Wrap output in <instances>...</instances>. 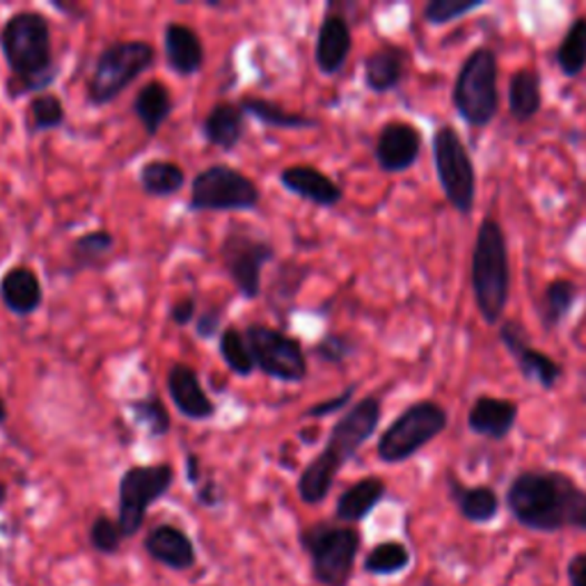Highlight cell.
I'll list each match as a JSON object with an SVG mask.
<instances>
[{"instance_id": "cell-1", "label": "cell", "mask_w": 586, "mask_h": 586, "mask_svg": "<svg viewBox=\"0 0 586 586\" xmlns=\"http://www.w3.org/2000/svg\"><path fill=\"white\" fill-rule=\"evenodd\" d=\"M506 506L511 516L532 532L548 534L566 527L586 532V490L566 473H520L506 490Z\"/></svg>"}, {"instance_id": "cell-2", "label": "cell", "mask_w": 586, "mask_h": 586, "mask_svg": "<svg viewBox=\"0 0 586 586\" xmlns=\"http://www.w3.org/2000/svg\"><path fill=\"white\" fill-rule=\"evenodd\" d=\"M380 417V399L365 397L335 421L324 451L315 460H309L298 479V495L305 504H321L328 497L341 467L376 434Z\"/></svg>"}, {"instance_id": "cell-3", "label": "cell", "mask_w": 586, "mask_h": 586, "mask_svg": "<svg viewBox=\"0 0 586 586\" xmlns=\"http://www.w3.org/2000/svg\"><path fill=\"white\" fill-rule=\"evenodd\" d=\"M0 49L12 71L8 81L12 99L23 92L47 90L56 81L58 67L53 62L51 26L44 14L17 12L0 30Z\"/></svg>"}, {"instance_id": "cell-4", "label": "cell", "mask_w": 586, "mask_h": 586, "mask_svg": "<svg viewBox=\"0 0 586 586\" xmlns=\"http://www.w3.org/2000/svg\"><path fill=\"white\" fill-rule=\"evenodd\" d=\"M470 280L481 319L488 326L499 324L511 298V259L506 234L493 216H486L477 229Z\"/></svg>"}, {"instance_id": "cell-5", "label": "cell", "mask_w": 586, "mask_h": 586, "mask_svg": "<svg viewBox=\"0 0 586 586\" xmlns=\"http://www.w3.org/2000/svg\"><path fill=\"white\" fill-rule=\"evenodd\" d=\"M451 103L460 120L475 129H484L495 120L499 110V64L493 49L479 47L465 58L456 76Z\"/></svg>"}, {"instance_id": "cell-6", "label": "cell", "mask_w": 586, "mask_h": 586, "mask_svg": "<svg viewBox=\"0 0 586 586\" xmlns=\"http://www.w3.org/2000/svg\"><path fill=\"white\" fill-rule=\"evenodd\" d=\"M447 424L449 415L438 401H415L385 428L376 454L387 465L406 463L417 451L431 445L438 436H443L447 431Z\"/></svg>"}, {"instance_id": "cell-7", "label": "cell", "mask_w": 586, "mask_h": 586, "mask_svg": "<svg viewBox=\"0 0 586 586\" xmlns=\"http://www.w3.org/2000/svg\"><path fill=\"white\" fill-rule=\"evenodd\" d=\"M156 60V51L140 39H122L108 44L92 69L88 81V99L95 106H106L120 97L140 73H145Z\"/></svg>"}, {"instance_id": "cell-8", "label": "cell", "mask_w": 586, "mask_h": 586, "mask_svg": "<svg viewBox=\"0 0 586 586\" xmlns=\"http://www.w3.org/2000/svg\"><path fill=\"white\" fill-rule=\"evenodd\" d=\"M431 151L436 175L447 202L454 211L470 216L477 202V170L460 133L451 125L438 127L434 133Z\"/></svg>"}, {"instance_id": "cell-9", "label": "cell", "mask_w": 586, "mask_h": 586, "mask_svg": "<svg viewBox=\"0 0 586 586\" xmlns=\"http://www.w3.org/2000/svg\"><path fill=\"white\" fill-rule=\"evenodd\" d=\"M259 186L225 163L202 170L190 186V211H250L259 205Z\"/></svg>"}, {"instance_id": "cell-10", "label": "cell", "mask_w": 586, "mask_h": 586, "mask_svg": "<svg viewBox=\"0 0 586 586\" xmlns=\"http://www.w3.org/2000/svg\"><path fill=\"white\" fill-rule=\"evenodd\" d=\"M311 555L315 577L326 586H346L360 550V534L354 527L315 525L302 534Z\"/></svg>"}, {"instance_id": "cell-11", "label": "cell", "mask_w": 586, "mask_h": 586, "mask_svg": "<svg viewBox=\"0 0 586 586\" xmlns=\"http://www.w3.org/2000/svg\"><path fill=\"white\" fill-rule=\"evenodd\" d=\"M172 481L175 470L168 463L129 467L120 481V518H117V525H120L122 536L138 534L147 509L170 490Z\"/></svg>"}, {"instance_id": "cell-12", "label": "cell", "mask_w": 586, "mask_h": 586, "mask_svg": "<svg viewBox=\"0 0 586 586\" xmlns=\"http://www.w3.org/2000/svg\"><path fill=\"white\" fill-rule=\"evenodd\" d=\"M246 339L257 369L268 378L282 383H300L307 378V356L296 337L264 324H252L246 330Z\"/></svg>"}, {"instance_id": "cell-13", "label": "cell", "mask_w": 586, "mask_h": 586, "mask_svg": "<svg viewBox=\"0 0 586 586\" xmlns=\"http://www.w3.org/2000/svg\"><path fill=\"white\" fill-rule=\"evenodd\" d=\"M272 257H276V248L246 231H231L220 244V259L227 276L248 300L259 298L261 270Z\"/></svg>"}, {"instance_id": "cell-14", "label": "cell", "mask_w": 586, "mask_h": 586, "mask_svg": "<svg viewBox=\"0 0 586 586\" xmlns=\"http://www.w3.org/2000/svg\"><path fill=\"white\" fill-rule=\"evenodd\" d=\"M499 341L509 350L518 365V371L527 383H536L543 389H555L564 376V367L543 350L534 348L527 339V330L520 321H506L499 326Z\"/></svg>"}, {"instance_id": "cell-15", "label": "cell", "mask_w": 586, "mask_h": 586, "mask_svg": "<svg viewBox=\"0 0 586 586\" xmlns=\"http://www.w3.org/2000/svg\"><path fill=\"white\" fill-rule=\"evenodd\" d=\"M376 163L387 175H399L410 170L421 156V133L410 122H387L374 147Z\"/></svg>"}, {"instance_id": "cell-16", "label": "cell", "mask_w": 586, "mask_h": 586, "mask_svg": "<svg viewBox=\"0 0 586 586\" xmlns=\"http://www.w3.org/2000/svg\"><path fill=\"white\" fill-rule=\"evenodd\" d=\"M168 393L175 408L192 421H205L216 415V404L205 393L198 371L183 362H175L168 369Z\"/></svg>"}, {"instance_id": "cell-17", "label": "cell", "mask_w": 586, "mask_h": 586, "mask_svg": "<svg viewBox=\"0 0 586 586\" xmlns=\"http://www.w3.org/2000/svg\"><path fill=\"white\" fill-rule=\"evenodd\" d=\"M520 406L518 401L501 399V397H477L467 410V426L475 436L488 440L509 438L518 424Z\"/></svg>"}, {"instance_id": "cell-18", "label": "cell", "mask_w": 586, "mask_h": 586, "mask_svg": "<svg viewBox=\"0 0 586 586\" xmlns=\"http://www.w3.org/2000/svg\"><path fill=\"white\" fill-rule=\"evenodd\" d=\"M280 183L298 195V198L324 207V209H332L344 200V190L341 186L328 177L326 172H321L319 168L309 166V163H298V166H289L280 172Z\"/></svg>"}, {"instance_id": "cell-19", "label": "cell", "mask_w": 586, "mask_h": 586, "mask_svg": "<svg viewBox=\"0 0 586 586\" xmlns=\"http://www.w3.org/2000/svg\"><path fill=\"white\" fill-rule=\"evenodd\" d=\"M354 49V37H350V26L346 17L328 12L319 26L317 34V47H315V60L321 73L337 76Z\"/></svg>"}, {"instance_id": "cell-20", "label": "cell", "mask_w": 586, "mask_h": 586, "mask_svg": "<svg viewBox=\"0 0 586 586\" xmlns=\"http://www.w3.org/2000/svg\"><path fill=\"white\" fill-rule=\"evenodd\" d=\"M163 44H166V60L175 73L192 76L205 67V44L200 34L190 26L175 21L168 23Z\"/></svg>"}, {"instance_id": "cell-21", "label": "cell", "mask_w": 586, "mask_h": 586, "mask_svg": "<svg viewBox=\"0 0 586 586\" xmlns=\"http://www.w3.org/2000/svg\"><path fill=\"white\" fill-rule=\"evenodd\" d=\"M0 298H3L12 315L30 317L44 300L42 282H39L32 268L14 266L6 272L3 280H0Z\"/></svg>"}, {"instance_id": "cell-22", "label": "cell", "mask_w": 586, "mask_h": 586, "mask_svg": "<svg viewBox=\"0 0 586 586\" xmlns=\"http://www.w3.org/2000/svg\"><path fill=\"white\" fill-rule=\"evenodd\" d=\"M408 53L401 47L385 44L365 60V86L374 95H387L404 83Z\"/></svg>"}, {"instance_id": "cell-23", "label": "cell", "mask_w": 586, "mask_h": 586, "mask_svg": "<svg viewBox=\"0 0 586 586\" xmlns=\"http://www.w3.org/2000/svg\"><path fill=\"white\" fill-rule=\"evenodd\" d=\"M202 133L209 145L222 151L237 149L246 136V112L239 103L218 101L205 117Z\"/></svg>"}, {"instance_id": "cell-24", "label": "cell", "mask_w": 586, "mask_h": 586, "mask_svg": "<svg viewBox=\"0 0 586 586\" xmlns=\"http://www.w3.org/2000/svg\"><path fill=\"white\" fill-rule=\"evenodd\" d=\"M145 548L151 555V559L177 570L190 568L195 564V548L190 538L181 529L170 525H161L149 532Z\"/></svg>"}, {"instance_id": "cell-25", "label": "cell", "mask_w": 586, "mask_h": 586, "mask_svg": "<svg viewBox=\"0 0 586 586\" xmlns=\"http://www.w3.org/2000/svg\"><path fill=\"white\" fill-rule=\"evenodd\" d=\"M175 110L172 95L166 83L161 81H149L140 88V92L133 99V112L140 120L147 136H156L161 127L170 120Z\"/></svg>"}, {"instance_id": "cell-26", "label": "cell", "mask_w": 586, "mask_h": 586, "mask_svg": "<svg viewBox=\"0 0 586 586\" xmlns=\"http://www.w3.org/2000/svg\"><path fill=\"white\" fill-rule=\"evenodd\" d=\"M385 493L387 486L380 477H365L344 490V495L337 501L335 514L344 523H360L376 509Z\"/></svg>"}, {"instance_id": "cell-27", "label": "cell", "mask_w": 586, "mask_h": 586, "mask_svg": "<svg viewBox=\"0 0 586 586\" xmlns=\"http://www.w3.org/2000/svg\"><path fill=\"white\" fill-rule=\"evenodd\" d=\"M543 108L540 73L534 67H523L509 78V112L516 122H529Z\"/></svg>"}, {"instance_id": "cell-28", "label": "cell", "mask_w": 586, "mask_h": 586, "mask_svg": "<svg viewBox=\"0 0 586 586\" xmlns=\"http://www.w3.org/2000/svg\"><path fill=\"white\" fill-rule=\"evenodd\" d=\"M451 497L458 506V511L465 520L486 525L497 518L499 514V495L490 486H473L467 488L456 479H449Z\"/></svg>"}, {"instance_id": "cell-29", "label": "cell", "mask_w": 586, "mask_h": 586, "mask_svg": "<svg viewBox=\"0 0 586 586\" xmlns=\"http://www.w3.org/2000/svg\"><path fill=\"white\" fill-rule=\"evenodd\" d=\"M241 110L255 120H259L266 127H276V129H315L319 122L311 120V117H305L300 112H291L285 106L268 101L261 97H244L239 101Z\"/></svg>"}, {"instance_id": "cell-30", "label": "cell", "mask_w": 586, "mask_h": 586, "mask_svg": "<svg viewBox=\"0 0 586 586\" xmlns=\"http://www.w3.org/2000/svg\"><path fill=\"white\" fill-rule=\"evenodd\" d=\"M138 181L151 198H172L186 186V172L175 161H147L138 175Z\"/></svg>"}, {"instance_id": "cell-31", "label": "cell", "mask_w": 586, "mask_h": 586, "mask_svg": "<svg viewBox=\"0 0 586 586\" xmlns=\"http://www.w3.org/2000/svg\"><path fill=\"white\" fill-rule=\"evenodd\" d=\"M115 250V237L108 229H95L78 237L69 248V259L76 270L99 268Z\"/></svg>"}, {"instance_id": "cell-32", "label": "cell", "mask_w": 586, "mask_h": 586, "mask_svg": "<svg viewBox=\"0 0 586 586\" xmlns=\"http://www.w3.org/2000/svg\"><path fill=\"white\" fill-rule=\"evenodd\" d=\"M555 60L566 78H577L586 69V17H577L568 26Z\"/></svg>"}, {"instance_id": "cell-33", "label": "cell", "mask_w": 586, "mask_h": 586, "mask_svg": "<svg viewBox=\"0 0 586 586\" xmlns=\"http://www.w3.org/2000/svg\"><path fill=\"white\" fill-rule=\"evenodd\" d=\"M575 300H577V285L573 280L566 278L553 280L543 291V302H540L543 326L548 330L557 328L573 311Z\"/></svg>"}, {"instance_id": "cell-34", "label": "cell", "mask_w": 586, "mask_h": 586, "mask_svg": "<svg viewBox=\"0 0 586 586\" xmlns=\"http://www.w3.org/2000/svg\"><path fill=\"white\" fill-rule=\"evenodd\" d=\"M218 350H220L222 362L229 367L231 374H237L241 378H248L255 374L257 365L252 358V350L248 346L246 332H241L237 326H229L220 332Z\"/></svg>"}, {"instance_id": "cell-35", "label": "cell", "mask_w": 586, "mask_h": 586, "mask_svg": "<svg viewBox=\"0 0 586 586\" xmlns=\"http://www.w3.org/2000/svg\"><path fill=\"white\" fill-rule=\"evenodd\" d=\"M410 550L399 540H387L376 545V548L365 559V570L371 575H395L408 568Z\"/></svg>"}, {"instance_id": "cell-36", "label": "cell", "mask_w": 586, "mask_h": 586, "mask_svg": "<svg viewBox=\"0 0 586 586\" xmlns=\"http://www.w3.org/2000/svg\"><path fill=\"white\" fill-rule=\"evenodd\" d=\"M133 419L145 428L151 438H163L170 434V410L161 401V397L149 395L131 404Z\"/></svg>"}, {"instance_id": "cell-37", "label": "cell", "mask_w": 586, "mask_h": 586, "mask_svg": "<svg viewBox=\"0 0 586 586\" xmlns=\"http://www.w3.org/2000/svg\"><path fill=\"white\" fill-rule=\"evenodd\" d=\"M486 6V0H428L421 10V19L428 26H447L456 19L473 14Z\"/></svg>"}, {"instance_id": "cell-38", "label": "cell", "mask_w": 586, "mask_h": 586, "mask_svg": "<svg viewBox=\"0 0 586 586\" xmlns=\"http://www.w3.org/2000/svg\"><path fill=\"white\" fill-rule=\"evenodd\" d=\"M28 112H30V129L32 131H53V129L62 127L67 120V112H64L60 97L49 95V92L32 97Z\"/></svg>"}, {"instance_id": "cell-39", "label": "cell", "mask_w": 586, "mask_h": 586, "mask_svg": "<svg viewBox=\"0 0 586 586\" xmlns=\"http://www.w3.org/2000/svg\"><path fill=\"white\" fill-rule=\"evenodd\" d=\"M356 350H358V344L350 335H346V332H328L326 337H321V341L315 344V348H311V354H315L326 365L339 367L350 356H354Z\"/></svg>"}, {"instance_id": "cell-40", "label": "cell", "mask_w": 586, "mask_h": 586, "mask_svg": "<svg viewBox=\"0 0 586 586\" xmlns=\"http://www.w3.org/2000/svg\"><path fill=\"white\" fill-rule=\"evenodd\" d=\"M122 532H120V525L112 523L108 516H99L92 525V532H90V540L95 548L99 553H106V555H112L117 553V548H120L122 543Z\"/></svg>"}, {"instance_id": "cell-41", "label": "cell", "mask_w": 586, "mask_h": 586, "mask_svg": "<svg viewBox=\"0 0 586 586\" xmlns=\"http://www.w3.org/2000/svg\"><path fill=\"white\" fill-rule=\"evenodd\" d=\"M354 395H356V385H350V387H346V389H344L341 395H337V397H330V399H326V401H319V404H315V406H309V408L305 410V415H302V417H307V419H321V417H330V415L339 413L341 408H346L350 401H354Z\"/></svg>"}, {"instance_id": "cell-42", "label": "cell", "mask_w": 586, "mask_h": 586, "mask_svg": "<svg viewBox=\"0 0 586 586\" xmlns=\"http://www.w3.org/2000/svg\"><path fill=\"white\" fill-rule=\"evenodd\" d=\"M192 319H198V300L192 296L179 298L172 307H170V321L177 326H188L192 324Z\"/></svg>"}, {"instance_id": "cell-43", "label": "cell", "mask_w": 586, "mask_h": 586, "mask_svg": "<svg viewBox=\"0 0 586 586\" xmlns=\"http://www.w3.org/2000/svg\"><path fill=\"white\" fill-rule=\"evenodd\" d=\"M220 324H222V311L218 307H213V309L209 307L202 311V315H198V324H195V330H198V335L202 339H211L218 335Z\"/></svg>"}, {"instance_id": "cell-44", "label": "cell", "mask_w": 586, "mask_h": 586, "mask_svg": "<svg viewBox=\"0 0 586 586\" xmlns=\"http://www.w3.org/2000/svg\"><path fill=\"white\" fill-rule=\"evenodd\" d=\"M568 582L570 586H586V553H579L575 555L570 562H568Z\"/></svg>"}, {"instance_id": "cell-45", "label": "cell", "mask_w": 586, "mask_h": 586, "mask_svg": "<svg viewBox=\"0 0 586 586\" xmlns=\"http://www.w3.org/2000/svg\"><path fill=\"white\" fill-rule=\"evenodd\" d=\"M186 473H188V481L190 484H198L200 481V475H202V470H200V458L195 456V454H188V458H186Z\"/></svg>"}, {"instance_id": "cell-46", "label": "cell", "mask_w": 586, "mask_h": 586, "mask_svg": "<svg viewBox=\"0 0 586 586\" xmlns=\"http://www.w3.org/2000/svg\"><path fill=\"white\" fill-rule=\"evenodd\" d=\"M8 419V406L3 401V397H0V424H3Z\"/></svg>"}, {"instance_id": "cell-47", "label": "cell", "mask_w": 586, "mask_h": 586, "mask_svg": "<svg viewBox=\"0 0 586 586\" xmlns=\"http://www.w3.org/2000/svg\"><path fill=\"white\" fill-rule=\"evenodd\" d=\"M6 499H8V486L3 481H0V506L6 504Z\"/></svg>"}]
</instances>
